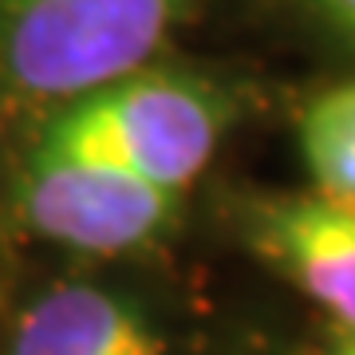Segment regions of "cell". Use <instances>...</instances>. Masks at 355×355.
I'll list each match as a JSON object with an SVG mask.
<instances>
[{
    "label": "cell",
    "mask_w": 355,
    "mask_h": 355,
    "mask_svg": "<svg viewBox=\"0 0 355 355\" xmlns=\"http://www.w3.org/2000/svg\"><path fill=\"white\" fill-rule=\"evenodd\" d=\"M225 123V99L214 83L174 67H142L55 107L36 142L182 193L214 162Z\"/></svg>",
    "instance_id": "2"
},
{
    "label": "cell",
    "mask_w": 355,
    "mask_h": 355,
    "mask_svg": "<svg viewBox=\"0 0 355 355\" xmlns=\"http://www.w3.org/2000/svg\"><path fill=\"white\" fill-rule=\"evenodd\" d=\"M304 8L324 24V32L355 48V0H304Z\"/></svg>",
    "instance_id": "7"
},
{
    "label": "cell",
    "mask_w": 355,
    "mask_h": 355,
    "mask_svg": "<svg viewBox=\"0 0 355 355\" xmlns=\"http://www.w3.org/2000/svg\"><path fill=\"white\" fill-rule=\"evenodd\" d=\"M296 142L316 193L355 205V79L324 87L304 103Z\"/></svg>",
    "instance_id": "6"
},
{
    "label": "cell",
    "mask_w": 355,
    "mask_h": 355,
    "mask_svg": "<svg viewBox=\"0 0 355 355\" xmlns=\"http://www.w3.org/2000/svg\"><path fill=\"white\" fill-rule=\"evenodd\" d=\"M8 355H166V340L127 296L67 284L20 316Z\"/></svg>",
    "instance_id": "5"
},
{
    "label": "cell",
    "mask_w": 355,
    "mask_h": 355,
    "mask_svg": "<svg viewBox=\"0 0 355 355\" xmlns=\"http://www.w3.org/2000/svg\"><path fill=\"white\" fill-rule=\"evenodd\" d=\"M253 249L355 336V205L324 193L257 202Z\"/></svg>",
    "instance_id": "4"
},
{
    "label": "cell",
    "mask_w": 355,
    "mask_h": 355,
    "mask_svg": "<svg viewBox=\"0 0 355 355\" xmlns=\"http://www.w3.org/2000/svg\"><path fill=\"white\" fill-rule=\"evenodd\" d=\"M178 198L146 178L36 142L20 178V209L40 237L95 257L135 253L178 217Z\"/></svg>",
    "instance_id": "3"
},
{
    "label": "cell",
    "mask_w": 355,
    "mask_h": 355,
    "mask_svg": "<svg viewBox=\"0 0 355 355\" xmlns=\"http://www.w3.org/2000/svg\"><path fill=\"white\" fill-rule=\"evenodd\" d=\"M328 355H355V336H347L343 343H336V347H331Z\"/></svg>",
    "instance_id": "8"
},
{
    "label": "cell",
    "mask_w": 355,
    "mask_h": 355,
    "mask_svg": "<svg viewBox=\"0 0 355 355\" xmlns=\"http://www.w3.org/2000/svg\"><path fill=\"white\" fill-rule=\"evenodd\" d=\"M198 0H0V87L64 107L150 67Z\"/></svg>",
    "instance_id": "1"
}]
</instances>
